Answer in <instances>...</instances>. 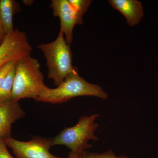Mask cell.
<instances>
[{
  "label": "cell",
  "instance_id": "1",
  "mask_svg": "<svg viewBox=\"0 0 158 158\" xmlns=\"http://www.w3.org/2000/svg\"><path fill=\"white\" fill-rule=\"evenodd\" d=\"M81 96L96 97L104 100L108 98L107 93L101 86L87 81L79 75L76 68L59 86L55 88L47 87L35 100L56 104Z\"/></svg>",
  "mask_w": 158,
  "mask_h": 158
},
{
  "label": "cell",
  "instance_id": "2",
  "mask_svg": "<svg viewBox=\"0 0 158 158\" xmlns=\"http://www.w3.org/2000/svg\"><path fill=\"white\" fill-rule=\"evenodd\" d=\"M47 88L44 83L40 63L36 58L27 55L18 60L13 82L12 100L19 102L26 98L34 100Z\"/></svg>",
  "mask_w": 158,
  "mask_h": 158
},
{
  "label": "cell",
  "instance_id": "3",
  "mask_svg": "<svg viewBox=\"0 0 158 158\" xmlns=\"http://www.w3.org/2000/svg\"><path fill=\"white\" fill-rule=\"evenodd\" d=\"M37 48L42 52L46 60L48 77L53 81L56 87L77 68L72 65L73 54L70 45L66 42L62 32L59 31L54 41L40 44Z\"/></svg>",
  "mask_w": 158,
  "mask_h": 158
},
{
  "label": "cell",
  "instance_id": "4",
  "mask_svg": "<svg viewBox=\"0 0 158 158\" xmlns=\"http://www.w3.org/2000/svg\"><path fill=\"white\" fill-rule=\"evenodd\" d=\"M98 114L82 116L75 125L66 127L53 138L52 146L65 145L71 151H85L92 147L88 143L90 140L97 141L98 138L94 133L98 124L96 120Z\"/></svg>",
  "mask_w": 158,
  "mask_h": 158
},
{
  "label": "cell",
  "instance_id": "5",
  "mask_svg": "<svg viewBox=\"0 0 158 158\" xmlns=\"http://www.w3.org/2000/svg\"><path fill=\"white\" fill-rule=\"evenodd\" d=\"M52 139L35 137L30 141H23L11 137L5 141L16 158H61L50 152Z\"/></svg>",
  "mask_w": 158,
  "mask_h": 158
},
{
  "label": "cell",
  "instance_id": "6",
  "mask_svg": "<svg viewBox=\"0 0 158 158\" xmlns=\"http://www.w3.org/2000/svg\"><path fill=\"white\" fill-rule=\"evenodd\" d=\"M33 48L25 32L15 29L6 35L0 44V69L12 61H16L31 54Z\"/></svg>",
  "mask_w": 158,
  "mask_h": 158
},
{
  "label": "cell",
  "instance_id": "7",
  "mask_svg": "<svg viewBox=\"0 0 158 158\" xmlns=\"http://www.w3.org/2000/svg\"><path fill=\"white\" fill-rule=\"evenodd\" d=\"M50 7L54 16L60 20V32L65 37V40L70 44L73 40V31L76 25L84 23L83 16L69 2V0H52Z\"/></svg>",
  "mask_w": 158,
  "mask_h": 158
},
{
  "label": "cell",
  "instance_id": "8",
  "mask_svg": "<svg viewBox=\"0 0 158 158\" xmlns=\"http://www.w3.org/2000/svg\"><path fill=\"white\" fill-rule=\"evenodd\" d=\"M25 115L19 102L11 100L0 103V138L5 140L11 137L12 125Z\"/></svg>",
  "mask_w": 158,
  "mask_h": 158
},
{
  "label": "cell",
  "instance_id": "9",
  "mask_svg": "<svg viewBox=\"0 0 158 158\" xmlns=\"http://www.w3.org/2000/svg\"><path fill=\"white\" fill-rule=\"evenodd\" d=\"M108 2L112 8L124 16L130 27L138 25L144 16L141 3L137 0H109Z\"/></svg>",
  "mask_w": 158,
  "mask_h": 158
},
{
  "label": "cell",
  "instance_id": "10",
  "mask_svg": "<svg viewBox=\"0 0 158 158\" xmlns=\"http://www.w3.org/2000/svg\"><path fill=\"white\" fill-rule=\"evenodd\" d=\"M19 4L14 0H0V24L5 35L14 32L13 17L21 10Z\"/></svg>",
  "mask_w": 158,
  "mask_h": 158
},
{
  "label": "cell",
  "instance_id": "11",
  "mask_svg": "<svg viewBox=\"0 0 158 158\" xmlns=\"http://www.w3.org/2000/svg\"><path fill=\"white\" fill-rule=\"evenodd\" d=\"M15 65L11 69L4 82L0 86V103L12 100L13 82L15 72Z\"/></svg>",
  "mask_w": 158,
  "mask_h": 158
},
{
  "label": "cell",
  "instance_id": "12",
  "mask_svg": "<svg viewBox=\"0 0 158 158\" xmlns=\"http://www.w3.org/2000/svg\"><path fill=\"white\" fill-rule=\"evenodd\" d=\"M73 6L84 15L92 3L91 0H69Z\"/></svg>",
  "mask_w": 158,
  "mask_h": 158
},
{
  "label": "cell",
  "instance_id": "13",
  "mask_svg": "<svg viewBox=\"0 0 158 158\" xmlns=\"http://www.w3.org/2000/svg\"><path fill=\"white\" fill-rule=\"evenodd\" d=\"M86 158H129L124 156H117L114 153L113 151L109 150L104 152L86 153Z\"/></svg>",
  "mask_w": 158,
  "mask_h": 158
},
{
  "label": "cell",
  "instance_id": "14",
  "mask_svg": "<svg viewBox=\"0 0 158 158\" xmlns=\"http://www.w3.org/2000/svg\"><path fill=\"white\" fill-rule=\"evenodd\" d=\"M16 61H12L7 63L0 69V86L4 82L6 77L8 75L9 72L16 63Z\"/></svg>",
  "mask_w": 158,
  "mask_h": 158
},
{
  "label": "cell",
  "instance_id": "15",
  "mask_svg": "<svg viewBox=\"0 0 158 158\" xmlns=\"http://www.w3.org/2000/svg\"><path fill=\"white\" fill-rule=\"evenodd\" d=\"M4 139L0 138V158H16L11 155Z\"/></svg>",
  "mask_w": 158,
  "mask_h": 158
},
{
  "label": "cell",
  "instance_id": "16",
  "mask_svg": "<svg viewBox=\"0 0 158 158\" xmlns=\"http://www.w3.org/2000/svg\"><path fill=\"white\" fill-rule=\"evenodd\" d=\"M86 150L71 151L67 158H86Z\"/></svg>",
  "mask_w": 158,
  "mask_h": 158
},
{
  "label": "cell",
  "instance_id": "17",
  "mask_svg": "<svg viewBox=\"0 0 158 158\" xmlns=\"http://www.w3.org/2000/svg\"><path fill=\"white\" fill-rule=\"evenodd\" d=\"M5 36H6V35L4 34L2 28L0 24V44L2 42L3 40L5 38Z\"/></svg>",
  "mask_w": 158,
  "mask_h": 158
},
{
  "label": "cell",
  "instance_id": "18",
  "mask_svg": "<svg viewBox=\"0 0 158 158\" xmlns=\"http://www.w3.org/2000/svg\"><path fill=\"white\" fill-rule=\"evenodd\" d=\"M23 3H24L27 6H30L32 5V3L34 2L33 1H23Z\"/></svg>",
  "mask_w": 158,
  "mask_h": 158
}]
</instances>
